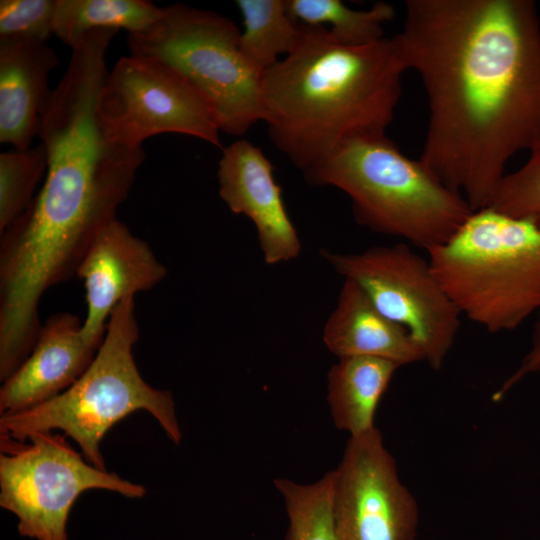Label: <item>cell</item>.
I'll list each match as a JSON object with an SVG mask.
<instances>
[{
  "label": "cell",
  "mask_w": 540,
  "mask_h": 540,
  "mask_svg": "<svg viewBox=\"0 0 540 540\" xmlns=\"http://www.w3.org/2000/svg\"><path fill=\"white\" fill-rule=\"evenodd\" d=\"M101 344L84 335L78 316L69 312L50 316L30 354L3 381L0 414L30 409L65 391L87 370Z\"/></svg>",
  "instance_id": "obj_14"
},
{
  "label": "cell",
  "mask_w": 540,
  "mask_h": 540,
  "mask_svg": "<svg viewBox=\"0 0 540 540\" xmlns=\"http://www.w3.org/2000/svg\"><path fill=\"white\" fill-rule=\"evenodd\" d=\"M95 118L110 142L129 149L164 133L221 147L208 99L175 69L150 57L130 54L114 64L98 92Z\"/></svg>",
  "instance_id": "obj_9"
},
{
  "label": "cell",
  "mask_w": 540,
  "mask_h": 540,
  "mask_svg": "<svg viewBox=\"0 0 540 540\" xmlns=\"http://www.w3.org/2000/svg\"><path fill=\"white\" fill-rule=\"evenodd\" d=\"M398 368L381 358H338L327 375V401L334 425L349 437L374 429L379 402Z\"/></svg>",
  "instance_id": "obj_17"
},
{
  "label": "cell",
  "mask_w": 540,
  "mask_h": 540,
  "mask_svg": "<svg viewBox=\"0 0 540 540\" xmlns=\"http://www.w3.org/2000/svg\"><path fill=\"white\" fill-rule=\"evenodd\" d=\"M47 165V151L41 142L0 154V233L32 202Z\"/></svg>",
  "instance_id": "obj_22"
},
{
  "label": "cell",
  "mask_w": 540,
  "mask_h": 540,
  "mask_svg": "<svg viewBox=\"0 0 540 540\" xmlns=\"http://www.w3.org/2000/svg\"><path fill=\"white\" fill-rule=\"evenodd\" d=\"M289 14L303 25L323 26L339 42L363 46L385 38L384 25L395 16L394 7L377 2L367 10H355L339 0H286Z\"/></svg>",
  "instance_id": "obj_20"
},
{
  "label": "cell",
  "mask_w": 540,
  "mask_h": 540,
  "mask_svg": "<svg viewBox=\"0 0 540 540\" xmlns=\"http://www.w3.org/2000/svg\"><path fill=\"white\" fill-rule=\"evenodd\" d=\"M161 15L162 7L146 0H56L53 35L72 48L91 30L125 29L136 34Z\"/></svg>",
  "instance_id": "obj_18"
},
{
  "label": "cell",
  "mask_w": 540,
  "mask_h": 540,
  "mask_svg": "<svg viewBox=\"0 0 540 540\" xmlns=\"http://www.w3.org/2000/svg\"><path fill=\"white\" fill-rule=\"evenodd\" d=\"M320 255L344 279L356 283L383 315L410 333L432 369L443 366L462 315L436 278L428 258L405 242L357 253L322 249Z\"/></svg>",
  "instance_id": "obj_10"
},
{
  "label": "cell",
  "mask_w": 540,
  "mask_h": 540,
  "mask_svg": "<svg viewBox=\"0 0 540 540\" xmlns=\"http://www.w3.org/2000/svg\"><path fill=\"white\" fill-rule=\"evenodd\" d=\"M538 372H540V311L538 312L528 353L524 356L518 368L493 393L492 400L494 402L500 401L525 377Z\"/></svg>",
  "instance_id": "obj_25"
},
{
  "label": "cell",
  "mask_w": 540,
  "mask_h": 540,
  "mask_svg": "<svg viewBox=\"0 0 540 540\" xmlns=\"http://www.w3.org/2000/svg\"><path fill=\"white\" fill-rule=\"evenodd\" d=\"M273 171L263 151L244 139L223 148L217 171L220 198L252 221L268 265L291 261L302 249Z\"/></svg>",
  "instance_id": "obj_13"
},
{
  "label": "cell",
  "mask_w": 540,
  "mask_h": 540,
  "mask_svg": "<svg viewBox=\"0 0 540 540\" xmlns=\"http://www.w3.org/2000/svg\"><path fill=\"white\" fill-rule=\"evenodd\" d=\"M139 338L134 297L112 312L98 352L87 370L65 391L30 409L1 415V439L18 443L33 433L61 430L81 448L85 460L106 470L100 443L110 428L137 410L148 411L169 439L179 444L182 432L168 390L151 387L133 356Z\"/></svg>",
  "instance_id": "obj_5"
},
{
  "label": "cell",
  "mask_w": 540,
  "mask_h": 540,
  "mask_svg": "<svg viewBox=\"0 0 540 540\" xmlns=\"http://www.w3.org/2000/svg\"><path fill=\"white\" fill-rule=\"evenodd\" d=\"M56 0H1L0 38L46 41L53 35Z\"/></svg>",
  "instance_id": "obj_24"
},
{
  "label": "cell",
  "mask_w": 540,
  "mask_h": 540,
  "mask_svg": "<svg viewBox=\"0 0 540 540\" xmlns=\"http://www.w3.org/2000/svg\"><path fill=\"white\" fill-rule=\"evenodd\" d=\"M59 64L46 41L0 38V142L26 149L38 137L50 101L48 78Z\"/></svg>",
  "instance_id": "obj_15"
},
{
  "label": "cell",
  "mask_w": 540,
  "mask_h": 540,
  "mask_svg": "<svg viewBox=\"0 0 540 540\" xmlns=\"http://www.w3.org/2000/svg\"><path fill=\"white\" fill-rule=\"evenodd\" d=\"M274 485L288 517L286 540H339L333 515L334 470L314 483L277 478Z\"/></svg>",
  "instance_id": "obj_21"
},
{
  "label": "cell",
  "mask_w": 540,
  "mask_h": 540,
  "mask_svg": "<svg viewBox=\"0 0 540 540\" xmlns=\"http://www.w3.org/2000/svg\"><path fill=\"white\" fill-rule=\"evenodd\" d=\"M29 444L1 439L0 506L18 518L21 536L67 540V521L78 497L90 489L141 498L146 489L84 460L65 435L31 434Z\"/></svg>",
  "instance_id": "obj_8"
},
{
  "label": "cell",
  "mask_w": 540,
  "mask_h": 540,
  "mask_svg": "<svg viewBox=\"0 0 540 540\" xmlns=\"http://www.w3.org/2000/svg\"><path fill=\"white\" fill-rule=\"evenodd\" d=\"M244 31L240 48L259 72L277 63L296 46L301 24L289 14L286 0H238Z\"/></svg>",
  "instance_id": "obj_19"
},
{
  "label": "cell",
  "mask_w": 540,
  "mask_h": 540,
  "mask_svg": "<svg viewBox=\"0 0 540 540\" xmlns=\"http://www.w3.org/2000/svg\"><path fill=\"white\" fill-rule=\"evenodd\" d=\"M488 207L540 228V149L520 169L506 173Z\"/></svg>",
  "instance_id": "obj_23"
},
{
  "label": "cell",
  "mask_w": 540,
  "mask_h": 540,
  "mask_svg": "<svg viewBox=\"0 0 540 540\" xmlns=\"http://www.w3.org/2000/svg\"><path fill=\"white\" fill-rule=\"evenodd\" d=\"M316 186H333L351 200L356 222L427 252L444 244L473 212L419 159L404 155L386 133L343 141L303 174Z\"/></svg>",
  "instance_id": "obj_4"
},
{
  "label": "cell",
  "mask_w": 540,
  "mask_h": 540,
  "mask_svg": "<svg viewBox=\"0 0 540 540\" xmlns=\"http://www.w3.org/2000/svg\"><path fill=\"white\" fill-rule=\"evenodd\" d=\"M241 31L229 18L182 3L162 7L143 32L128 34L130 54L175 69L210 102L220 131L244 135L263 120L262 73L240 48Z\"/></svg>",
  "instance_id": "obj_7"
},
{
  "label": "cell",
  "mask_w": 540,
  "mask_h": 540,
  "mask_svg": "<svg viewBox=\"0 0 540 540\" xmlns=\"http://www.w3.org/2000/svg\"><path fill=\"white\" fill-rule=\"evenodd\" d=\"M166 275L167 268L146 241L117 218L109 222L90 244L75 275L85 289L84 335L102 342L117 305L129 296L152 289Z\"/></svg>",
  "instance_id": "obj_12"
},
{
  "label": "cell",
  "mask_w": 540,
  "mask_h": 540,
  "mask_svg": "<svg viewBox=\"0 0 540 540\" xmlns=\"http://www.w3.org/2000/svg\"><path fill=\"white\" fill-rule=\"evenodd\" d=\"M405 71L392 38L352 46L301 24L294 49L262 74V121L305 174L346 139L385 133Z\"/></svg>",
  "instance_id": "obj_3"
},
{
  "label": "cell",
  "mask_w": 540,
  "mask_h": 540,
  "mask_svg": "<svg viewBox=\"0 0 540 540\" xmlns=\"http://www.w3.org/2000/svg\"><path fill=\"white\" fill-rule=\"evenodd\" d=\"M432 270L461 315L489 333L540 311V228L485 207L430 250Z\"/></svg>",
  "instance_id": "obj_6"
},
{
  "label": "cell",
  "mask_w": 540,
  "mask_h": 540,
  "mask_svg": "<svg viewBox=\"0 0 540 540\" xmlns=\"http://www.w3.org/2000/svg\"><path fill=\"white\" fill-rule=\"evenodd\" d=\"M392 37L428 101L419 160L472 211L517 152L540 149V21L531 0H407Z\"/></svg>",
  "instance_id": "obj_1"
},
{
  "label": "cell",
  "mask_w": 540,
  "mask_h": 540,
  "mask_svg": "<svg viewBox=\"0 0 540 540\" xmlns=\"http://www.w3.org/2000/svg\"><path fill=\"white\" fill-rule=\"evenodd\" d=\"M333 515L339 540L417 539V501L377 427L349 437L334 470Z\"/></svg>",
  "instance_id": "obj_11"
},
{
  "label": "cell",
  "mask_w": 540,
  "mask_h": 540,
  "mask_svg": "<svg viewBox=\"0 0 540 540\" xmlns=\"http://www.w3.org/2000/svg\"><path fill=\"white\" fill-rule=\"evenodd\" d=\"M322 338L338 358L375 357L400 367L425 361L421 347L410 333L383 315L364 291L348 279H344Z\"/></svg>",
  "instance_id": "obj_16"
},
{
  "label": "cell",
  "mask_w": 540,
  "mask_h": 540,
  "mask_svg": "<svg viewBox=\"0 0 540 540\" xmlns=\"http://www.w3.org/2000/svg\"><path fill=\"white\" fill-rule=\"evenodd\" d=\"M113 37L93 30L71 48L38 132L48 157L43 185L0 233V337L9 344L37 338L41 297L76 275L96 235L117 218L145 158L143 148L110 142L95 118Z\"/></svg>",
  "instance_id": "obj_2"
}]
</instances>
